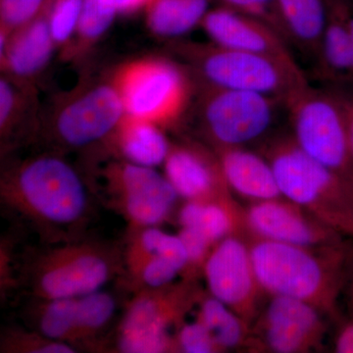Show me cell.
Wrapping results in <instances>:
<instances>
[{
    "mask_svg": "<svg viewBox=\"0 0 353 353\" xmlns=\"http://www.w3.org/2000/svg\"><path fill=\"white\" fill-rule=\"evenodd\" d=\"M338 330L334 340V350L338 353H353V321L339 318Z\"/></svg>",
    "mask_w": 353,
    "mask_h": 353,
    "instance_id": "obj_36",
    "label": "cell"
},
{
    "mask_svg": "<svg viewBox=\"0 0 353 353\" xmlns=\"http://www.w3.org/2000/svg\"><path fill=\"white\" fill-rule=\"evenodd\" d=\"M208 292L234 311L250 327L263 307L265 292L253 267L245 234L216 243L202 267Z\"/></svg>",
    "mask_w": 353,
    "mask_h": 353,
    "instance_id": "obj_12",
    "label": "cell"
},
{
    "mask_svg": "<svg viewBox=\"0 0 353 353\" xmlns=\"http://www.w3.org/2000/svg\"><path fill=\"white\" fill-rule=\"evenodd\" d=\"M97 176L105 201L131 232L165 222L180 199L164 174L121 158L104 165Z\"/></svg>",
    "mask_w": 353,
    "mask_h": 353,
    "instance_id": "obj_11",
    "label": "cell"
},
{
    "mask_svg": "<svg viewBox=\"0 0 353 353\" xmlns=\"http://www.w3.org/2000/svg\"><path fill=\"white\" fill-rule=\"evenodd\" d=\"M70 343L50 340L32 330L8 329L1 338V352L12 353H74Z\"/></svg>",
    "mask_w": 353,
    "mask_h": 353,
    "instance_id": "obj_29",
    "label": "cell"
},
{
    "mask_svg": "<svg viewBox=\"0 0 353 353\" xmlns=\"http://www.w3.org/2000/svg\"><path fill=\"white\" fill-rule=\"evenodd\" d=\"M243 224L250 238L303 248L340 245L348 239L283 196L250 203L243 209Z\"/></svg>",
    "mask_w": 353,
    "mask_h": 353,
    "instance_id": "obj_14",
    "label": "cell"
},
{
    "mask_svg": "<svg viewBox=\"0 0 353 353\" xmlns=\"http://www.w3.org/2000/svg\"><path fill=\"white\" fill-rule=\"evenodd\" d=\"M46 0H0V31L12 34L43 8Z\"/></svg>",
    "mask_w": 353,
    "mask_h": 353,
    "instance_id": "obj_32",
    "label": "cell"
},
{
    "mask_svg": "<svg viewBox=\"0 0 353 353\" xmlns=\"http://www.w3.org/2000/svg\"><path fill=\"white\" fill-rule=\"evenodd\" d=\"M201 27L212 43L225 48L294 59L280 32L263 21L229 7L209 9Z\"/></svg>",
    "mask_w": 353,
    "mask_h": 353,
    "instance_id": "obj_17",
    "label": "cell"
},
{
    "mask_svg": "<svg viewBox=\"0 0 353 353\" xmlns=\"http://www.w3.org/2000/svg\"><path fill=\"white\" fill-rule=\"evenodd\" d=\"M125 114L110 75L88 77L57 97L48 112L41 113L37 137L59 153L102 143L108 145Z\"/></svg>",
    "mask_w": 353,
    "mask_h": 353,
    "instance_id": "obj_6",
    "label": "cell"
},
{
    "mask_svg": "<svg viewBox=\"0 0 353 353\" xmlns=\"http://www.w3.org/2000/svg\"><path fill=\"white\" fill-rule=\"evenodd\" d=\"M213 150L230 192L250 203L282 197L273 168L262 153L246 148Z\"/></svg>",
    "mask_w": 353,
    "mask_h": 353,
    "instance_id": "obj_19",
    "label": "cell"
},
{
    "mask_svg": "<svg viewBox=\"0 0 353 353\" xmlns=\"http://www.w3.org/2000/svg\"><path fill=\"white\" fill-rule=\"evenodd\" d=\"M28 328L50 339L77 347V297L32 299L28 308Z\"/></svg>",
    "mask_w": 353,
    "mask_h": 353,
    "instance_id": "obj_26",
    "label": "cell"
},
{
    "mask_svg": "<svg viewBox=\"0 0 353 353\" xmlns=\"http://www.w3.org/2000/svg\"><path fill=\"white\" fill-rule=\"evenodd\" d=\"M340 103L345 124H347L348 141L353 158V88L345 87H330Z\"/></svg>",
    "mask_w": 353,
    "mask_h": 353,
    "instance_id": "obj_35",
    "label": "cell"
},
{
    "mask_svg": "<svg viewBox=\"0 0 353 353\" xmlns=\"http://www.w3.org/2000/svg\"><path fill=\"white\" fill-rule=\"evenodd\" d=\"M118 309L113 292L103 289L77 297V347L97 343Z\"/></svg>",
    "mask_w": 353,
    "mask_h": 353,
    "instance_id": "obj_28",
    "label": "cell"
},
{
    "mask_svg": "<svg viewBox=\"0 0 353 353\" xmlns=\"http://www.w3.org/2000/svg\"><path fill=\"white\" fill-rule=\"evenodd\" d=\"M250 253L260 287L268 296L305 301L334 320L345 281L348 240L340 245L311 248L250 238Z\"/></svg>",
    "mask_w": 353,
    "mask_h": 353,
    "instance_id": "obj_2",
    "label": "cell"
},
{
    "mask_svg": "<svg viewBox=\"0 0 353 353\" xmlns=\"http://www.w3.org/2000/svg\"><path fill=\"white\" fill-rule=\"evenodd\" d=\"M165 129L150 121L125 114L108 143L118 158L155 168L163 165L172 143Z\"/></svg>",
    "mask_w": 353,
    "mask_h": 353,
    "instance_id": "obj_21",
    "label": "cell"
},
{
    "mask_svg": "<svg viewBox=\"0 0 353 353\" xmlns=\"http://www.w3.org/2000/svg\"><path fill=\"white\" fill-rule=\"evenodd\" d=\"M164 175L185 201L231 196L217 154L196 141L172 143L165 160Z\"/></svg>",
    "mask_w": 353,
    "mask_h": 353,
    "instance_id": "obj_15",
    "label": "cell"
},
{
    "mask_svg": "<svg viewBox=\"0 0 353 353\" xmlns=\"http://www.w3.org/2000/svg\"><path fill=\"white\" fill-rule=\"evenodd\" d=\"M0 199L48 243L83 238L92 212L90 188L61 153L11 160L0 176Z\"/></svg>",
    "mask_w": 353,
    "mask_h": 353,
    "instance_id": "obj_1",
    "label": "cell"
},
{
    "mask_svg": "<svg viewBox=\"0 0 353 353\" xmlns=\"http://www.w3.org/2000/svg\"><path fill=\"white\" fill-rule=\"evenodd\" d=\"M39 110L36 83L22 82L10 77L0 78V139L7 152L14 145L34 138L38 132ZM4 152H2L3 153Z\"/></svg>",
    "mask_w": 353,
    "mask_h": 353,
    "instance_id": "obj_20",
    "label": "cell"
},
{
    "mask_svg": "<svg viewBox=\"0 0 353 353\" xmlns=\"http://www.w3.org/2000/svg\"><path fill=\"white\" fill-rule=\"evenodd\" d=\"M169 50L199 82L270 95L284 105L309 85L296 59L234 50L212 41H174Z\"/></svg>",
    "mask_w": 353,
    "mask_h": 353,
    "instance_id": "obj_4",
    "label": "cell"
},
{
    "mask_svg": "<svg viewBox=\"0 0 353 353\" xmlns=\"http://www.w3.org/2000/svg\"><path fill=\"white\" fill-rule=\"evenodd\" d=\"M323 314L305 301L271 296L252 326V348L275 353H305L322 347L327 334Z\"/></svg>",
    "mask_w": 353,
    "mask_h": 353,
    "instance_id": "obj_13",
    "label": "cell"
},
{
    "mask_svg": "<svg viewBox=\"0 0 353 353\" xmlns=\"http://www.w3.org/2000/svg\"><path fill=\"white\" fill-rule=\"evenodd\" d=\"M283 34L316 60L327 18L326 0H276Z\"/></svg>",
    "mask_w": 353,
    "mask_h": 353,
    "instance_id": "obj_23",
    "label": "cell"
},
{
    "mask_svg": "<svg viewBox=\"0 0 353 353\" xmlns=\"http://www.w3.org/2000/svg\"><path fill=\"white\" fill-rule=\"evenodd\" d=\"M223 6L263 21L283 37L282 26L279 18L276 0H220ZM285 38V37H284Z\"/></svg>",
    "mask_w": 353,
    "mask_h": 353,
    "instance_id": "obj_33",
    "label": "cell"
},
{
    "mask_svg": "<svg viewBox=\"0 0 353 353\" xmlns=\"http://www.w3.org/2000/svg\"><path fill=\"white\" fill-rule=\"evenodd\" d=\"M292 138L303 152L353 187V158L345 116L336 95L310 85L285 102Z\"/></svg>",
    "mask_w": 353,
    "mask_h": 353,
    "instance_id": "obj_10",
    "label": "cell"
},
{
    "mask_svg": "<svg viewBox=\"0 0 353 353\" xmlns=\"http://www.w3.org/2000/svg\"><path fill=\"white\" fill-rule=\"evenodd\" d=\"M192 279L157 289L136 290L116 332L118 352H178L176 334L171 330L185 322L202 294Z\"/></svg>",
    "mask_w": 353,
    "mask_h": 353,
    "instance_id": "obj_9",
    "label": "cell"
},
{
    "mask_svg": "<svg viewBox=\"0 0 353 353\" xmlns=\"http://www.w3.org/2000/svg\"><path fill=\"white\" fill-rule=\"evenodd\" d=\"M327 18L316 58V74L330 87L353 88V50L350 6L343 0H326Z\"/></svg>",
    "mask_w": 353,
    "mask_h": 353,
    "instance_id": "obj_18",
    "label": "cell"
},
{
    "mask_svg": "<svg viewBox=\"0 0 353 353\" xmlns=\"http://www.w3.org/2000/svg\"><path fill=\"white\" fill-rule=\"evenodd\" d=\"M343 294L347 301L348 318L353 321V238L348 240L345 259V281Z\"/></svg>",
    "mask_w": 353,
    "mask_h": 353,
    "instance_id": "obj_37",
    "label": "cell"
},
{
    "mask_svg": "<svg viewBox=\"0 0 353 353\" xmlns=\"http://www.w3.org/2000/svg\"><path fill=\"white\" fill-rule=\"evenodd\" d=\"M110 77L126 114L164 129L185 120L196 97V79L179 60L136 58L121 64Z\"/></svg>",
    "mask_w": 353,
    "mask_h": 353,
    "instance_id": "obj_7",
    "label": "cell"
},
{
    "mask_svg": "<svg viewBox=\"0 0 353 353\" xmlns=\"http://www.w3.org/2000/svg\"><path fill=\"white\" fill-rule=\"evenodd\" d=\"M83 0H52L50 26L57 50L64 52L75 38Z\"/></svg>",
    "mask_w": 353,
    "mask_h": 353,
    "instance_id": "obj_30",
    "label": "cell"
},
{
    "mask_svg": "<svg viewBox=\"0 0 353 353\" xmlns=\"http://www.w3.org/2000/svg\"><path fill=\"white\" fill-rule=\"evenodd\" d=\"M152 0H116L119 15H132L145 10Z\"/></svg>",
    "mask_w": 353,
    "mask_h": 353,
    "instance_id": "obj_38",
    "label": "cell"
},
{
    "mask_svg": "<svg viewBox=\"0 0 353 353\" xmlns=\"http://www.w3.org/2000/svg\"><path fill=\"white\" fill-rule=\"evenodd\" d=\"M210 0H152L145 9L146 26L155 36L176 39L201 26Z\"/></svg>",
    "mask_w": 353,
    "mask_h": 353,
    "instance_id": "obj_24",
    "label": "cell"
},
{
    "mask_svg": "<svg viewBox=\"0 0 353 353\" xmlns=\"http://www.w3.org/2000/svg\"><path fill=\"white\" fill-rule=\"evenodd\" d=\"M178 234L185 245L189 259L187 271L202 268L209 253L214 248V243L201 232L190 228H181Z\"/></svg>",
    "mask_w": 353,
    "mask_h": 353,
    "instance_id": "obj_34",
    "label": "cell"
},
{
    "mask_svg": "<svg viewBox=\"0 0 353 353\" xmlns=\"http://www.w3.org/2000/svg\"><path fill=\"white\" fill-rule=\"evenodd\" d=\"M178 222L181 228L201 232L214 245L232 234H245L243 209L232 199V194L185 201L179 210Z\"/></svg>",
    "mask_w": 353,
    "mask_h": 353,
    "instance_id": "obj_22",
    "label": "cell"
},
{
    "mask_svg": "<svg viewBox=\"0 0 353 353\" xmlns=\"http://www.w3.org/2000/svg\"><path fill=\"white\" fill-rule=\"evenodd\" d=\"M197 319L208 329L220 352L252 348V327L210 294L199 296Z\"/></svg>",
    "mask_w": 353,
    "mask_h": 353,
    "instance_id": "obj_25",
    "label": "cell"
},
{
    "mask_svg": "<svg viewBox=\"0 0 353 353\" xmlns=\"http://www.w3.org/2000/svg\"><path fill=\"white\" fill-rule=\"evenodd\" d=\"M52 0H46L27 24L9 36L0 32V69L2 75L34 83L50 64L57 50L50 26Z\"/></svg>",
    "mask_w": 353,
    "mask_h": 353,
    "instance_id": "obj_16",
    "label": "cell"
},
{
    "mask_svg": "<svg viewBox=\"0 0 353 353\" xmlns=\"http://www.w3.org/2000/svg\"><path fill=\"white\" fill-rule=\"evenodd\" d=\"M282 196L332 229L353 238V187L299 148L290 134L268 139L261 148Z\"/></svg>",
    "mask_w": 353,
    "mask_h": 353,
    "instance_id": "obj_5",
    "label": "cell"
},
{
    "mask_svg": "<svg viewBox=\"0 0 353 353\" xmlns=\"http://www.w3.org/2000/svg\"><path fill=\"white\" fill-rule=\"evenodd\" d=\"M196 81L190 111L196 114L199 129L212 148H245L259 141L270 131L280 108H285L280 99L270 95Z\"/></svg>",
    "mask_w": 353,
    "mask_h": 353,
    "instance_id": "obj_8",
    "label": "cell"
},
{
    "mask_svg": "<svg viewBox=\"0 0 353 353\" xmlns=\"http://www.w3.org/2000/svg\"><path fill=\"white\" fill-rule=\"evenodd\" d=\"M348 24H350V36H352V50H353V14L350 13V20H348Z\"/></svg>",
    "mask_w": 353,
    "mask_h": 353,
    "instance_id": "obj_39",
    "label": "cell"
},
{
    "mask_svg": "<svg viewBox=\"0 0 353 353\" xmlns=\"http://www.w3.org/2000/svg\"><path fill=\"white\" fill-rule=\"evenodd\" d=\"M178 352H221L208 329L199 319L183 322L176 332Z\"/></svg>",
    "mask_w": 353,
    "mask_h": 353,
    "instance_id": "obj_31",
    "label": "cell"
},
{
    "mask_svg": "<svg viewBox=\"0 0 353 353\" xmlns=\"http://www.w3.org/2000/svg\"><path fill=\"white\" fill-rule=\"evenodd\" d=\"M18 273L17 282L32 299L82 296L126 274L124 248L83 238L48 243L26 255Z\"/></svg>",
    "mask_w": 353,
    "mask_h": 353,
    "instance_id": "obj_3",
    "label": "cell"
},
{
    "mask_svg": "<svg viewBox=\"0 0 353 353\" xmlns=\"http://www.w3.org/2000/svg\"><path fill=\"white\" fill-rule=\"evenodd\" d=\"M117 15L116 0H83L75 38L61 57L70 61L82 59L105 36Z\"/></svg>",
    "mask_w": 353,
    "mask_h": 353,
    "instance_id": "obj_27",
    "label": "cell"
}]
</instances>
